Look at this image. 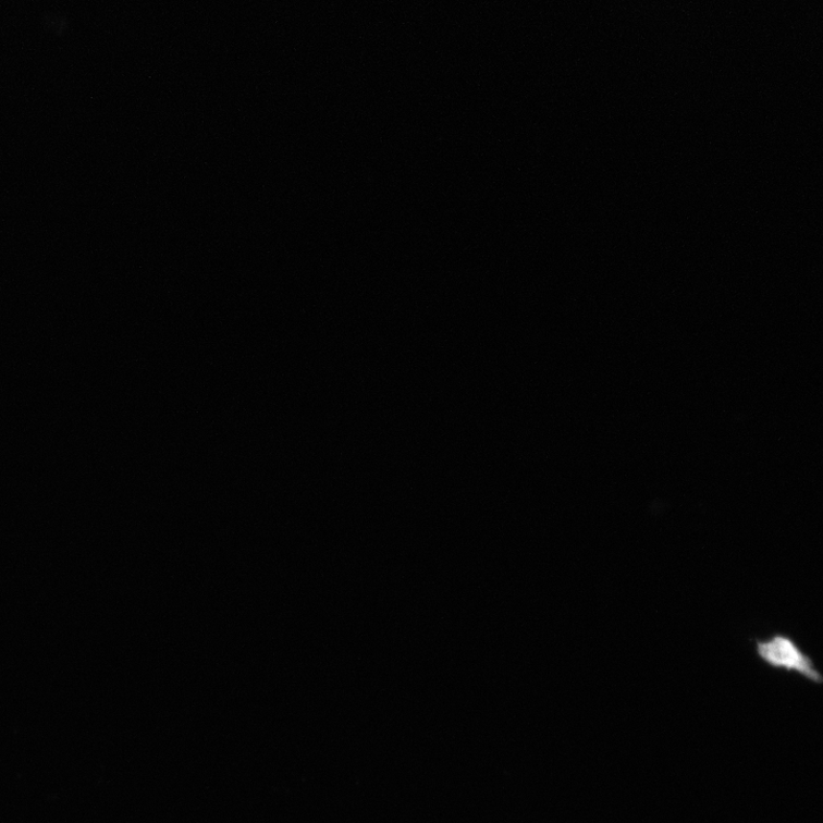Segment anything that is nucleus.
I'll return each mask as SVG.
<instances>
[{"instance_id":"1","label":"nucleus","mask_w":823,"mask_h":823,"mask_svg":"<svg viewBox=\"0 0 823 823\" xmlns=\"http://www.w3.org/2000/svg\"><path fill=\"white\" fill-rule=\"evenodd\" d=\"M753 643L754 653L769 668L788 674L795 673L816 685L823 683V676L815 661L793 636L774 632L765 638H754Z\"/></svg>"}]
</instances>
